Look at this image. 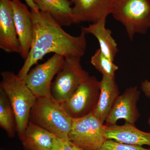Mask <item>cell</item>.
I'll return each mask as SVG.
<instances>
[{"instance_id": "2e32d148", "label": "cell", "mask_w": 150, "mask_h": 150, "mask_svg": "<svg viewBox=\"0 0 150 150\" xmlns=\"http://www.w3.org/2000/svg\"><path fill=\"white\" fill-rule=\"evenodd\" d=\"M56 137L29 121L21 140L26 150H51Z\"/></svg>"}, {"instance_id": "9a60e30c", "label": "cell", "mask_w": 150, "mask_h": 150, "mask_svg": "<svg viewBox=\"0 0 150 150\" xmlns=\"http://www.w3.org/2000/svg\"><path fill=\"white\" fill-rule=\"evenodd\" d=\"M39 11L49 13L61 26L74 24L72 3L70 0H33Z\"/></svg>"}, {"instance_id": "7402d4cb", "label": "cell", "mask_w": 150, "mask_h": 150, "mask_svg": "<svg viewBox=\"0 0 150 150\" xmlns=\"http://www.w3.org/2000/svg\"><path fill=\"white\" fill-rule=\"evenodd\" d=\"M141 88L145 95L150 98V82L146 80L142 82Z\"/></svg>"}, {"instance_id": "d6986e66", "label": "cell", "mask_w": 150, "mask_h": 150, "mask_svg": "<svg viewBox=\"0 0 150 150\" xmlns=\"http://www.w3.org/2000/svg\"><path fill=\"white\" fill-rule=\"evenodd\" d=\"M91 63L102 76H113L118 67L113 61L108 58L103 54L100 49H97L92 56Z\"/></svg>"}, {"instance_id": "6da1fadb", "label": "cell", "mask_w": 150, "mask_h": 150, "mask_svg": "<svg viewBox=\"0 0 150 150\" xmlns=\"http://www.w3.org/2000/svg\"><path fill=\"white\" fill-rule=\"evenodd\" d=\"M31 11L33 39L31 48L18 76L23 79L31 67L42 60L46 54L53 53L65 59L81 58L87 47L86 34L81 30L79 35L73 36L67 33L47 13Z\"/></svg>"}, {"instance_id": "7a4b0ae2", "label": "cell", "mask_w": 150, "mask_h": 150, "mask_svg": "<svg viewBox=\"0 0 150 150\" xmlns=\"http://www.w3.org/2000/svg\"><path fill=\"white\" fill-rule=\"evenodd\" d=\"M0 89L7 97L14 112L16 131L21 139L29 122L31 109L36 101V97L28 88L24 80L13 71L1 73Z\"/></svg>"}, {"instance_id": "4fadbf2b", "label": "cell", "mask_w": 150, "mask_h": 150, "mask_svg": "<svg viewBox=\"0 0 150 150\" xmlns=\"http://www.w3.org/2000/svg\"><path fill=\"white\" fill-rule=\"evenodd\" d=\"M105 130L107 139L127 144L150 146V133L139 130L135 125L126 122L122 126H105Z\"/></svg>"}, {"instance_id": "8fae6325", "label": "cell", "mask_w": 150, "mask_h": 150, "mask_svg": "<svg viewBox=\"0 0 150 150\" xmlns=\"http://www.w3.org/2000/svg\"><path fill=\"white\" fill-rule=\"evenodd\" d=\"M73 8L74 24L83 22L92 23L111 14L114 0H70Z\"/></svg>"}, {"instance_id": "52a82bcc", "label": "cell", "mask_w": 150, "mask_h": 150, "mask_svg": "<svg viewBox=\"0 0 150 150\" xmlns=\"http://www.w3.org/2000/svg\"><path fill=\"white\" fill-rule=\"evenodd\" d=\"M100 91V81L94 76H89L62 105L71 118H82L93 112Z\"/></svg>"}, {"instance_id": "277c9868", "label": "cell", "mask_w": 150, "mask_h": 150, "mask_svg": "<svg viewBox=\"0 0 150 150\" xmlns=\"http://www.w3.org/2000/svg\"><path fill=\"white\" fill-rule=\"evenodd\" d=\"M112 14L123 25L130 40L150 28V0H114Z\"/></svg>"}, {"instance_id": "e0dca14e", "label": "cell", "mask_w": 150, "mask_h": 150, "mask_svg": "<svg viewBox=\"0 0 150 150\" xmlns=\"http://www.w3.org/2000/svg\"><path fill=\"white\" fill-rule=\"evenodd\" d=\"M106 18L90 24L88 27H81V30L86 33L94 35L98 40L100 49L105 56L114 61L118 51L117 44L111 35V30L105 27Z\"/></svg>"}, {"instance_id": "30bf717a", "label": "cell", "mask_w": 150, "mask_h": 150, "mask_svg": "<svg viewBox=\"0 0 150 150\" xmlns=\"http://www.w3.org/2000/svg\"><path fill=\"white\" fill-rule=\"evenodd\" d=\"M0 48L8 53H20L12 0H0Z\"/></svg>"}, {"instance_id": "ffe728a7", "label": "cell", "mask_w": 150, "mask_h": 150, "mask_svg": "<svg viewBox=\"0 0 150 150\" xmlns=\"http://www.w3.org/2000/svg\"><path fill=\"white\" fill-rule=\"evenodd\" d=\"M98 150H150L142 146L127 144L114 140L107 139Z\"/></svg>"}, {"instance_id": "5b68a950", "label": "cell", "mask_w": 150, "mask_h": 150, "mask_svg": "<svg viewBox=\"0 0 150 150\" xmlns=\"http://www.w3.org/2000/svg\"><path fill=\"white\" fill-rule=\"evenodd\" d=\"M69 139L73 144L84 150H98L107 140L105 126L93 112L72 119Z\"/></svg>"}, {"instance_id": "3957f363", "label": "cell", "mask_w": 150, "mask_h": 150, "mask_svg": "<svg viewBox=\"0 0 150 150\" xmlns=\"http://www.w3.org/2000/svg\"><path fill=\"white\" fill-rule=\"evenodd\" d=\"M29 121L59 138L69 140L72 118L62 103L51 96L37 98L30 111Z\"/></svg>"}, {"instance_id": "8992f818", "label": "cell", "mask_w": 150, "mask_h": 150, "mask_svg": "<svg viewBox=\"0 0 150 150\" xmlns=\"http://www.w3.org/2000/svg\"><path fill=\"white\" fill-rule=\"evenodd\" d=\"M81 58L65 59L51 88V96L60 103L67 101L89 76L81 64Z\"/></svg>"}, {"instance_id": "9c48e42d", "label": "cell", "mask_w": 150, "mask_h": 150, "mask_svg": "<svg viewBox=\"0 0 150 150\" xmlns=\"http://www.w3.org/2000/svg\"><path fill=\"white\" fill-rule=\"evenodd\" d=\"M140 94L141 92L137 86L126 88L122 94L118 96L104 125H115L121 119H124L126 123L135 125L140 116L137 106Z\"/></svg>"}, {"instance_id": "5bb4252c", "label": "cell", "mask_w": 150, "mask_h": 150, "mask_svg": "<svg viewBox=\"0 0 150 150\" xmlns=\"http://www.w3.org/2000/svg\"><path fill=\"white\" fill-rule=\"evenodd\" d=\"M100 82V95L97 105L93 112L104 123L119 96L120 91L115 81V76H102Z\"/></svg>"}, {"instance_id": "603a6c76", "label": "cell", "mask_w": 150, "mask_h": 150, "mask_svg": "<svg viewBox=\"0 0 150 150\" xmlns=\"http://www.w3.org/2000/svg\"><path fill=\"white\" fill-rule=\"evenodd\" d=\"M26 3V5L29 7L30 9L35 11H39L36 4L33 2V0H24Z\"/></svg>"}, {"instance_id": "44dd1931", "label": "cell", "mask_w": 150, "mask_h": 150, "mask_svg": "<svg viewBox=\"0 0 150 150\" xmlns=\"http://www.w3.org/2000/svg\"><path fill=\"white\" fill-rule=\"evenodd\" d=\"M51 150H74L69 139H64L56 136Z\"/></svg>"}, {"instance_id": "d4e9b609", "label": "cell", "mask_w": 150, "mask_h": 150, "mask_svg": "<svg viewBox=\"0 0 150 150\" xmlns=\"http://www.w3.org/2000/svg\"><path fill=\"white\" fill-rule=\"evenodd\" d=\"M148 124H149V126L150 127V118H149V120H148Z\"/></svg>"}, {"instance_id": "ba28073f", "label": "cell", "mask_w": 150, "mask_h": 150, "mask_svg": "<svg viewBox=\"0 0 150 150\" xmlns=\"http://www.w3.org/2000/svg\"><path fill=\"white\" fill-rule=\"evenodd\" d=\"M65 59L54 54L46 62L31 69L23 79L36 98L51 96L52 80L64 64Z\"/></svg>"}, {"instance_id": "7c38bea8", "label": "cell", "mask_w": 150, "mask_h": 150, "mask_svg": "<svg viewBox=\"0 0 150 150\" xmlns=\"http://www.w3.org/2000/svg\"><path fill=\"white\" fill-rule=\"evenodd\" d=\"M14 19L20 47V54L25 60L29 54L33 39L31 11L20 0H12Z\"/></svg>"}, {"instance_id": "cb8c5ba5", "label": "cell", "mask_w": 150, "mask_h": 150, "mask_svg": "<svg viewBox=\"0 0 150 150\" xmlns=\"http://www.w3.org/2000/svg\"><path fill=\"white\" fill-rule=\"evenodd\" d=\"M72 146L73 150H84L81 149V148L78 147L77 146H75V145L73 144L72 143H71Z\"/></svg>"}, {"instance_id": "ac0fdd59", "label": "cell", "mask_w": 150, "mask_h": 150, "mask_svg": "<svg viewBox=\"0 0 150 150\" xmlns=\"http://www.w3.org/2000/svg\"><path fill=\"white\" fill-rule=\"evenodd\" d=\"M0 126L9 137H13L16 131V121L12 108L7 97L0 89Z\"/></svg>"}]
</instances>
